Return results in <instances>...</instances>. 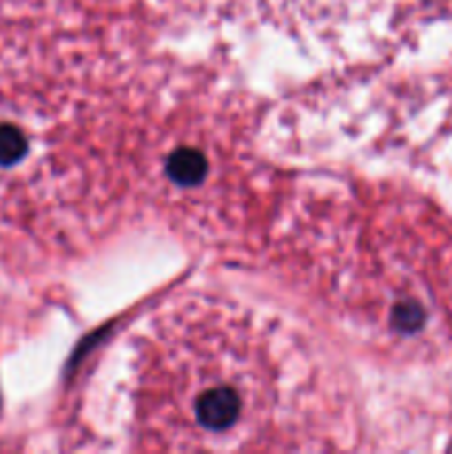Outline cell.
<instances>
[{
  "label": "cell",
  "instance_id": "1",
  "mask_svg": "<svg viewBox=\"0 0 452 454\" xmlns=\"http://www.w3.org/2000/svg\"><path fill=\"white\" fill-rule=\"evenodd\" d=\"M136 368V424L168 450H246L284 433L297 395L286 341L246 310L182 304L151 326Z\"/></svg>",
  "mask_w": 452,
  "mask_h": 454
}]
</instances>
